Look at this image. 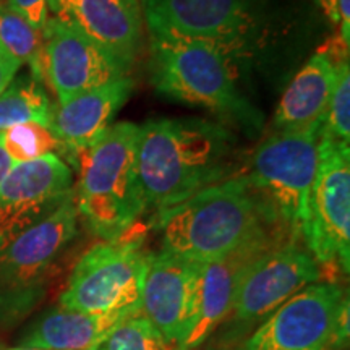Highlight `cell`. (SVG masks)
<instances>
[{"label": "cell", "instance_id": "obj_3", "mask_svg": "<svg viewBox=\"0 0 350 350\" xmlns=\"http://www.w3.org/2000/svg\"><path fill=\"white\" fill-rule=\"evenodd\" d=\"M150 52L148 72L157 93L206 109L248 137L262 130V113L240 88V70L214 47L170 34H150Z\"/></svg>", "mask_w": 350, "mask_h": 350}, {"label": "cell", "instance_id": "obj_5", "mask_svg": "<svg viewBox=\"0 0 350 350\" xmlns=\"http://www.w3.org/2000/svg\"><path fill=\"white\" fill-rule=\"evenodd\" d=\"M139 125L119 122L78 157V216L100 240L124 235L146 213L137 172Z\"/></svg>", "mask_w": 350, "mask_h": 350}, {"label": "cell", "instance_id": "obj_32", "mask_svg": "<svg viewBox=\"0 0 350 350\" xmlns=\"http://www.w3.org/2000/svg\"><path fill=\"white\" fill-rule=\"evenodd\" d=\"M2 2H5V0H0V3H2Z\"/></svg>", "mask_w": 350, "mask_h": 350}, {"label": "cell", "instance_id": "obj_16", "mask_svg": "<svg viewBox=\"0 0 350 350\" xmlns=\"http://www.w3.org/2000/svg\"><path fill=\"white\" fill-rule=\"evenodd\" d=\"M133 88V78L124 77L54 104L51 130L68 163L77 167L78 157L106 133Z\"/></svg>", "mask_w": 350, "mask_h": 350}, {"label": "cell", "instance_id": "obj_20", "mask_svg": "<svg viewBox=\"0 0 350 350\" xmlns=\"http://www.w3.org/2000/svg\"><path fill=\"white\" fill-rule=\"evenodd\" d=\"M54 104L41 83L31 75L15 77L0 94V131L21 124H52Z\"/></svg>", "mask_w": 350, "mask_h": 350}, {"label": "cell", "instance_id": "obj_2", "mask_svg": "<svg viewBox=\"0 0 350 350\" xmlns=\"http://www.w3.org/2000/svg\"><path fill=\"white\" fill-rule=\"evenodd\" d=\"M156 226L163 250L188 261L221 258L271 230L284 229L243 174L159 211Z\"/></svg>", "mask_w": 350, "mask_h": 350}, {"label": "cell", "instance_id": "obj_25", "mask_svg": "<svg viewBox=\"0 0 350 350\" xmlns=\"http://www.w3.org/2000/svg\"><path fill=\"white\" fill-rule=\"evenodd\" d=\"M5 3L38 29H44L49 20L47 0H7Z\"/></svg>", "mask_w": 350, "mask_h": 350}, {"label": "cell", "instance_id": "obj_11", "mask_svg": "<svg viewBox=\"0 0 350 350\" xmlns=\"http://www.w3.org/2000/svg\"><path fill=\"white\" fill-rule=\"evenodd\" d=\"M294 237L286 229H274L221 258L191 261V291L188 318L177 350H195L229 318L240 279L256 258L284 239Z\"/></svg>", "mask_w": 350, "mask_h": 350}, {"label": "cell", "instance_id": "obj_28", "mask_svg": "<svg viewBox=\"0 0 350 350\" xmlns=\"http://www.w3.org/2000/svg\"><path fill=\"white\" fill-rule=\"evenodd\" d=\"M319 10L326 15V18L331 21V25L338 26V0H312Z\"/></svg>", "mask_w": 350, "mask_h": 350}, {"label": "cell", "instance_id": "obj_13", "mask_svg": "<svg viewBox=\"0 0 350 350\" xmlns=\"http://www.w3.org/2000/svg\"><path fill=\"white\" fill-rule=\"evenodd\" d=\"M72 195V169L60 156L13 164L0 182V248Z\"/></svg>", "mask_w": 350, "mask_h": 350}, {"label": "cell", "instance_id": "obj_23", "mask_svg": "<svg viewBox=\"0 0 350 350\" xmlns=\"http://www.w3.org/2000/svg\"><path fill=\"white\" fill-rule=\"evenodd\" d=\"M323 139L350 144V68L349 57L339 59L336 80L323 119Z\"/></svg>", "mask_w": 350, "mask_h": 350}, {"label": "cell", "instance_id": "obj_1", "mask_svg": "<svg viewBox=\"0 0 350 350\" xmlns=\"http://www.w3.org/2000/svg\"><path fill=\"white\" fill-rule=\"evenodd\" d=\"M237 137L230 126L200 117L154 119L139 125L137 172L144 208H174L229 178Z\"/></svg>", "mask_w": 350, "mask_h": 350}, {"label": "cell", "instance_id": "obj_14", "mask_svg": "<svg viewBox=\"0 0 350 350\" xmlns=\"http://www.w3.org/2000/svg\"><path fill=\"white\" fill-rule=\"evenodd\" d=\"M44 34V72L57 103L129 77L130 68L72 26L49 16Z\"/></svg>", "mask_w": 350, "mask_h": 350}, {"label": "cell", "instance_id": "obj_10", "mask_svg": "<svg viewBox=\"0 0 350 350\" xmlns=\"http://www.w3.org/2000/svg\"><path fill=\"white\" fill-rule=\"evenodd\" d=\"M305 247L321 268L350 266V148L323 139L319 164L308 198L304 235Z\"/></svg>", "mask_w": 350, "mask_h": 350}, {"label": "cell", "instance_id": "obj_6", "mask_svg": "<svg viewBox=\"0 0 350 350\" xmlns=\"http://www.w3.org/2000/svg\"><path fill=\"white\" fill-rule=\"evenodd\" d=\"M321 138L323 122L301 130L273 131L255 148L243 174L279 224L300 240Z\"/></svg>", "mask_w": 350, "mask_h": 350}, {"label": "cell", "instance_id": "obj_18", "mask_svg": "<svg viewBox=\"0 0 350 350\" xmlns=\"http://www.w3.org/2000/svg\"><path fill=\"white\" fill-rule=\"evenodd\" d=\"M339 59L334 51H318L294 77L274 111L273 131L301 130L325 119Z\"/></svg>", "mask_w": 350, "mask_h": 350}, {"label": "cell", "instance_id": "obj_27", "mask_svg": "<svg viewBox=\"0 0 350 350\" xmlns=\"http://www.w3.org/2000/svg\"><path fill=\"white\" fill-rule=\"evenodd\" d=\"M338 20L339 38L338 41L344 49L350 46V0H338Z\"/></svg>", "mask_w": 350, "mask_h": 350}, {"label": "cell", "instance_id": "obj_4", "mask_svg": "<svg viewBox=\"0 0 350 350\" xmlns=\"http://www.w3.org/2000/svg\"><path fill=\"white\" fill-rule=\"evenodd\" d=\"M139 2L148 33L208 44L239 70L253 67L279 33V13L273 0Z\"/></svg>", "mask_w": 350, "mask_h": 350}, {"label": "cell", "instance_id": "obj_19", "mask_svg": "<svg viewBox=\"0 0 350 350\" xmlns=\"http://www.w3.org/2000/svg\"><path fill=\"white\" fill-rule=\"evenodd\" d=\"M139 312L83 313L57 306L46 312L20 340V347L47 350H96L111 332Z\"/></svg>", "mask_w": 350, "mask_h": 350}, {"label": "cell", "instance_id": "obj_31", "mask_svg": "<svg viewBox=\"0 0 350 350\" xmlns=\"http://www.w3.org/2000/svg\"><path fill=\"white\" fill-rule=\"evenodd\" d=\"M217 350H240V349H217Z\"/></svg>", "mask_w": 350, "mask_h": 350}, {"label": "cell", "instance_id": "obj_12", "mask_svg": "<svg viewBox=\"0 0 350 350\" xmlns=\"http://www.w3.org/2000/svg\"><path fill=\"white\" fill-rule=\"evenodd\" d=\"M321 278L323 268L304 240L284 239L245 271L229 317L237 326L261 325L284 301Z\"/></svg>", "mask_w": 350, "mask_h": 350}, {"label": "cell", "instance_id": "obj_21", "mask_svg": "<svg viewBox=\"0 0 350 350\" xmlns=\"http://www.w3.org/2000/svg\"><path fill=\"white\" fill-rule=\"evenodd\" d=\"M0 42L21 65H28L34 80L46 83L42 29L34 28L5 2L0 3Z\"/></svg>", "mask_w": 350, "mask_h": 350}, {"label": "cell", "instance_id": "obj_29", "mask_svg": "<svg viewBox=\"0 0 350 350\" xmlns=\"http://www.w3.org/2000/svg\"><path fill=\"white\" fill-rule=\"evenodd\" d=\"M12 165L13 163L10 161V157L7 156V152L3 151L2 144H0V182H2V178L5 177Z\"/></svg>", "mask_w": 350, "mask_h": 350}, {"label": "cell", "instance_id": "obj_7", "mask_svg": "<svg viewBox=\"0 0 350 350\" xmlns=\"http://www.w3.org/2000/svg\"><path fill=\"white\" fill-rule=\"evenodd\" d=\"M75 196L0 248V319L13 323L39 304L57 262L78 234Z\"/></svg>", "mask_w": 350, "mask_h": 350}, {"label": "cell", "instance_id": "obj_9", "mask_svg": "<svg viewBox=\"0 0 350 350\" xmlns=\"http://www.w3.org/2000/svg\"><path fill=\"white\" fill-rule=\"evenodd\" d=\"M349 340V297L334 282H314L269 314L243 350H336Z\"/></svg>", "mask_w": 350, "mask_h": 350}, {"label": "cell", "instance_id": "obj_24", "mask_svg": "<svg viewBox=\"0 0 350 350\" xmlns=\"http://www.w3.org/2000/svg\"><path fill=\"white\" fill-rule=\"evenodd\" d=\"M96 350H177L142 313L126 318Z\"/></svg>", "mask_w": 350, "mask_h": 350}, {"label": "cell", "instance_id": "obj_26", "mask_svg": "<svg viewBox=\"0 0 350 350\" xmlns=\"http://www.w3.org/2000/svg\"><path fill=\"white\" fill-rule=\"evenodd\" d=\"M20 68L21 64L0 42V94L7 90V86L13 81Z\"/></svg>", "mask_w": 350, "mask_h": 350}, {"label": "cell", "instance_id": "obj_22", "mask_svg": "<svg viewBox=\"0 0 350 350\" xmlns=\"http://www.w3.org/2000/svg\"><path fill=\"white\" fill-rule=\"evenodd\" d=\"M0 144L13 164L29 163L60 151L54 131L41 124H21L0 131Z\"/></svg>", "mask_w": 350, "mask_h": 350}, {"label": "cell", "instance_id": "obj_17", "mask_svg": "<svg viewBox=\"0 0 350 350\" xmlns=\"http://www.w3.org/2000/svg\"><path fill=\"white\" fill-rule=\"evenodd\" d=\"M190 291L191 261L163 248L148 253L139 313L175 347L188 318Z\"/></svg>", "mask_w": 350, "mask_h": 350}, {"label": "cell", "instance_id": "obj_15", "mask_svg": "<svg viewBox=\"0 0 350 350\" xmlns=\"http://www.w3.org/2000/svg\"><path fill=\"white\" fill-rule=\"evenodd\" d=\"M47 10L131 70L144 39L139 0H47Z\"/></svg>", "mask_w": 350, "mask_h": 350}, {"label": "cell", "instance_id": "obj_8", "mask_svg": "<svg viewBox=\"0 0 350 350\" xmlns=\"http://www.w3.org/2000/svg\"><path fill=\"white\" fill-rule=\"evenodd\" d=\"M143 242L144 230L133 226L91 247L70 274L59 305L94 314L139 312L148 260Z\"/></svg>", "mask_w": 350, "mask_h": 350}, {"label": "cell", "instance_id": "obj_30", "mask_svg": "<svg viewBox=\"0 0 350 350\" xmlns=\"http://www.w3.org/2000/svg\"><path fill=\"white\" fill-rule=\"evenodd\" d=\"M8 350H47V349H33V347H16V349H8Z\"/></svg>", "mask_w": 350, "mask_h": 350}]
</instances>
